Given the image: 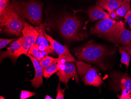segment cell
<instances>
[{"label":"cell","instance_id":"1","mask_svg":"<svg viewBox=\"0 0 131 99\" xmlns=\"http://www.w3.org/2000/svg\"><path fill=\"white\" fill-rule=\"evenodd\" d=\"M12 7L23 19L39 26L42 22V4L36 0H12Z\"/></svg>","mask_w":131,"mask_h":99},{"label":"cell","instance_id":"2","mask_svg":"<svg viewBox=\"0 0 131 99\" xmlns=\"http://www.w3.org/2000/svg\"><path fill=\"white\" fill-rule=\"evenodd\" d=\"M58 26L62 36L67 40H83L88 37L87 33L82 31L81 21L75 15L62 17Z\"/></svg>","mask_w":131,"mask_h":99},{"label":"cell","instance_id":"3","mask_svg":"<svg viewBox=\"0 0 131 99\" xmlns=\"http://www.w3.org/2000/svg\"><path fill=\"white\" fill-rule=\"evenodd\" d=\"M114 51H109L105 47L90 41L84 45L77 48L74 53L80 60L92 62H98L108 55H112Z\"/></svg>","mask_w":131,"mask_h":99},{"label":"cell","instance_id":"4","mask_svg":"<svg viewBox=\"0 0 131 99\" xmlns=\"http://www.w3.org/2000/svg\"><path fill=\"white\" fill-rule=\"evenodd\" d=\"M24 20L14 10L11 4L4 13L0 16L1 31L8 34L20 37L25 27Z\"/></svg>","mask_w":131,"mask_h":99},{"label":"cell","instance_id":"5","mask_svg":"<svg viewBox=\"0 0 131 99\" xmlns=\"http://www.w3.org/2000/svg\"><path fill=\"white\" fill-rule=\"evenodd\" d=\"M25 27L23 31L24 42L23 45L19 49L12 54L9 58L16 60L20 55L28 53L31 47L36 43L39 33L35 28L25 20H24Z\"/></svg>","mask_w":131,"mask_h":99},{"label":"cell","instance_id":"6","mask_svg":"<svg viewBox=\"0 0 131 99\" xmlns=\"http://www.w3.org/2000/svg\"><path fill=\"white\" fill-rule=\"evenodd\" d=\"M76 65L79 76L85 85L99 87L104 84L102 78L96 69L82 61H76Z\"/></svg>","mask_w":131,"mask_h":99},{"label":"cell","instance_id":"7","mask_svg":"<svg viewBox=\"0 0 131 99\" xmlns=\"http://www.w3.org/2000/svg\"><path fill=\"white\" fill-rule=\"evenodd\" d=\"M104 38L114 43L131 46V31L125 28L122 21L117 22L111 32Z\"/></svg>","mask_w":131,"mask_h":99},{"label":"cell","instance_id":"8","mask_svg":"<svg viewBox=\"0 0 131 99\" xmlns=\"http://www.w3.org/2000/svg\"><path fill=\"white\" fill-rule=\"evenodd\" d=\"M57 67L58 71L56 75L59 77L60 82L67 85L70 79L73 78L75 80V83H79V77L77 72L76 67L74 64L67 62L63 64L59 60L57 63Z\"/></svg>","mask_w":131,"mask_h":99},{"label":"cell","instance_id":"9","mask_svg":"<svg viewBox=\"0 0 131 99\" xmlns=\"http://www.w3.org/2000/svg\"><path fill=\"white\" fill-rule=\"evenodd\" d=\"M44 34L50 44L51 48L58 55V58L61 63L64 64L67 62H76L75 58L71 54L67 46L62 45L46 33H44Z\"/></svg>","mask_w":131,"mask_h":99},{"label":"cell","instance_id":"10","mask_svg":"<svg viewBox=\"0 0 131 99\" xmlns=\"http://www.w3.org/2000/svg\"><path fill=\"white\" fill-rule=\"evenodd\" d=\"M114 77L115 90L121 91L120 99H131V77L121 74L115 75Z\"/></svg>","mask_w":131,"mask_h":99},{"label":"cell","instance_id":"11","mask_svg":"<svg viewBox=\"0 0 131 99\" xmlns=\"http://www.w3.org/2000/svg\"><path fill=\"white\" fill-rule=\"evenodd\" d=\"M116 23L117 21L112 18L100 20L91 28L90 34L104 38L111 32Z\"/></svg>","mask_w":131,"mask_h":99},{"label":"cell","instance_id":"12","mask_svg":"<svg viewBox=\"0 0 131 99\" xmlns=\"http://www.w3.org/2000/svg\"><path fill=\"white\" fill-rule=\"evenodd\" d=\"M25 55L29 58L33 63L34 68L35 69V77L30 80L31 85L35 88H38L42 85L43 84L42 77L43 76L44 69L40 65L39 61L31 55L26 53Z\"/></svg>","mask_w":131,"mask_h":99},{"label":"cell","instance_id":"13","mask_svg":"<svg viewBox=\"0 0 131 99\" xmlns=\"http://www.w3.org/2000/svg\"><path fill=\"white\" fill-rule=\"evenodd\" d=\"M87 13L90 19L92 21L98 20L111 18L109 13L104 12L102 7L97 4L89 8Z\"/></svg>","mask_w":131,"mask_h":99},{"label":"cell","instance_id":"14","mask_svg":"<svg viewBox=\"0 0 131 99\" xmlns=\"http://www.w3.org/2000/svg\"><path fill=\"white\" fill-rule=\"evenodd\" d=\"M46 25L47 24L46 23H42L39 26L35 27L39 33L36 43L38 46L42 45L44 46L48 50L51 54L53 53V52L54 51L51 48L50 46L49 45L48 43V40L46 39L44 34Z\"/></svg>","mask_w":131,"mask_h":99},{"label":"cell","instance_id":"15","mask_svg":"<svg viewBox=\"0 0 131 99\" xmlns=\"http://www.w3.org/2000/svg\"><path fill=\"white\" fill-rule=\"evenodd\" d=\"M122 3V1L121 0H99L96 4L106 10L110 14L119 8Z\"/></svg>","mask_w":131,"mask_h":99},{"label":"cell","instance_id":"16","mask_svg":"<svg viewBox=\"0 0 131 99\" xmlns=\"http://www.w3.org/2000/svg\"><path fill=\"white\" fill-rule=\"evenodd\" d=\"M24 42L23 37H20L17 40L12 43L9 48H7V51L1 52L0 55L1 62H2L6 58H9L11 55L19 49L23 45Z\"/></svg>","mask_w":131,"mask_h":99},{"label":"cell","instance_id":"17","mask_svg":"<svg viewBox=\"0 0 131 99\" xmlns=\"http://www.w3.org/2000/svg\"><path fill=\"white\" fill-rule=\"evenodd\" d=\"M131 0H123L121 6L115 10L117 16L124 17L128 11L131 9Z\"/></svg>","mask_w":131,"mask_h":99},{"label":"cell","instance_id":"18","mask_svg":"<svg viewBox=\"0 0 131 99\" xmlns=\"http://www.w3.org/2000/svg\"><path fill=\"white\" fill-rule=\"evenodd\" d=\"M118 51L121 54V63L126 66L127 68L129 66V62L131 59V55L126 50L124 47H121L119 48Z\"/></svg>","mask_w":131,"mask_h":99},{"label":"cell","instance_id":"19","mask_svg":"<svg viewBox=\"0 0 131 99\" xmlns=\"http://www.w3.org/2000/svg\"><path fill=\"white\" fill-rule=\"evenodd\" d=\"M58 62H55L51 65L44 69L43 76L46 78H49L52 75L58 71L57 63Z\"/></svg>","mask_w":131,"mask_h":99},{"label":"cell","instance_id":"20","mask_svg":"<svg viewBox=\"0 0 131 99\" xmlns=\"http://www.w3.org/2000/svg\"><path fill=\"white\" fill-rule=\"evenodd\" d=\"M28 53L31 55L39 62L42 59L41 52L39 49V46L36 43H35L31 47L28 51Z\"/></svg>","mask_w":131,"mask_h":99},{"label":"cell","instance_id":"21","mask_svg":"<svg viewBox=\"0 0 131 99\" xmlns=\"http://www.w3.org/2000/svg\"><path fill=\"white\" fill-rule=\"evenodd\" d=\"M59 60V58L56 59L47 55L44 57L42 58V59L40 62V63L43 69H44L46 67L51 65L54 62H58Z\"/></svg>","mask_w":131,"mask_h":99},{"label":"cell","instance_id":"22","mask_svg":"<svg viewBox=\"0 0 131 99\" xmlns=\"http://www.w3.org/2000/svg\"><path fill=\"white\" fill-rule=\"evenodd\" d=\"M10 4L9 0H0V15L4 14Z\"/></svg>","mask_w":131,"mask_h":99},{"label":"cell","instance_id":"23","mask_svg":"<svg viewBox=\"0 0 131 99\" xmlns=\"http://www.w3.org/2000/svg\"><path fill=\"white\" fill-rule=\"evenodd\" d=\"M16 39H0V49L4 48L6 46L15 41Z\"/></svg>","mask_w":131,"mask_h":99},{"label":"cell","instance_id":"24","mask_svg":"<svg viewBox=\"0 0 131 99\" xmlns=\"http://www.w3.org/2000/svg\"><path fill=\"white\" fill-rule=\"evenodd\" d=\"M35 95V93L32 92L28 91H21V94H20V99H26L29 97H31Z\"/></svg>","mask_w":131,"mask_h":99},{"label":"cell","instance_id":"25","mask_svg":"<svg viewBox=\"0 0 131 99\" xmlns=\"http://www.w3.org/2000/svg\"><path fill=\"white\" fill-rule=\"evenodd\" d=\"M60 82L59 81L58 86L56 89V91L57 92V95L56 99H64V91L63 90H62L60 86Z\"/></svg>","mask_w":131,"mask_h":99},{"label":"cell","instance_id":"26","mask_svg":"<svg viewBox=\"0 0 131 99\" xmlns=\"http://www.w3.org/2000/svg\"><path fill=\"white\" fill-rule=\"evenodd\" d=\"M124 17L128 23L130 29H131V9L128 11Z\"/></svg>","mask_w":131,"mask_h":99},{"label":"cell","instance_id":"27","mask_svg":"<svg viewBox=\"0 0 131 99\" xmlns=\"http://www.w3.org/2000/svg\"><path fill=\"white\" fill-rule=\"evenodd\" d=\"M109 14L110 15V18H112V19H115V18H116V17H117V15L115 11H113V12H111V13Z\"/></svg>","mask_w":131,"mask_h":99},{"label":"cell","instance_id":"28","mask_svg":"<svg viewBox=\"0 0 131 99\" xmlns=\"http://www.w3.org/2000/svg\"><path fill=\"white\" fill-rule=\"evenodd\" d=\"M0 99H5V98H4V97H2V96H1V97H0Z\"/></svg>","mask_w":131,"mask_h":99},{"label":"cell","instance_id":"29","mask_svg":"<svg viewBox=\"0 0 131 99\" xmlns=\"http://www.w3.org/2000/svg\"><path fill=\"white\" fill-rule=\"evenodd\" d=\"M121 1H123V0H121Z\"/></svg>","mask_w":131,"mask_h":99}]
</instances>
